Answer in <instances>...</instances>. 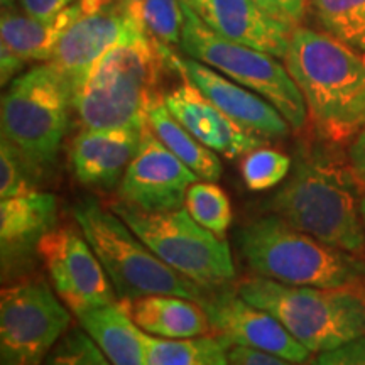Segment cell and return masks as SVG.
I'll list each match as a JSON object with an SVG mask.
<instances>
[{
	"label": "cell",
	"mask_w": 365,
	"mask_h": 365,
	"mask_svg": "<svg viewBox=\"0 0 365 365\" xmlns=\"http://www.w3.org/2000/svg\"><path fill=\"white\" fill-rule=\"evenodd\" d=\"M282 61L319 135L345 143L365 129V53L299 26Z\"/></svg>",
	"instance_id": "7a4b0ae2"
},
{
	"label": "cell",
	"mask_w": 365,
	"mask_h": 365,
	"mask_svg": "<svg viewBox=\"0 0 365 365\" xmlns=\"http://www.w3.org/2000/svg\"><path fill=\"white\" fill-rule=\"evenodd\" d=\"M71 312L48 282L27 279L0 294V365H43L70 328Z\"/></svg>",
	"instance_id": "30bf717a"
},
{
	"label": "cell",
	"mask_w": 365,
	"mask_h": 365,
	"mask_svg": "<svg viewBox=\"0 0 365 365\" xmlns=\"http://www.w3.org/2000/svg\"><path fill=\"white\" fill-rule=\"evenodd\" d=\"M182 12L185 22L180 44L182 51L266 98L293 130L303 129L308 120L307 102L287 68L276 56L213 33L185 2Z\"/></svg>",
	"instance_id": "9c48e42d"
},
{
	"label": "cell",
	"mask_w": 365,
	"mask_h": 365,
	"mask_svg": "<svg viewBox=\"0 0 365 365\" xmlns=\"http://www.w3.org/2000/svg\"><path fill=\"white\" fill-rule=\"evenodd\" d=\"M127 16L148 33L158 44L173 46L181 44L182 12L181 0H120Z\"/></svg>",
	"instance_id": "d4e9b609"
},
{
	"label": "cell",
	"mask_w": 365,
	"mask_h": 365,
	"mask_svg": "<svg viewBox=\"0 0 365 365\" xmlns=\"http://www.w3.org/2000/svg\"><path fill=\"white\" fill-rule=\"evenodd\" d=\"M325 33L365 53V0H309Z\"/></svg>",
	"instance_id": "484cf974"
},
{
	"label": "cell",
	"mask_w": 365,
	"mask_h": 365,
	"mask_svg": "<svg viewBox=\"0 0 365 365\" xmlns=\"http://www.w3.org/2000/svg\"><path fill=\"white\" fill-rule=\"evenodd\" d=\"M360 213H362V222H364V230H365V196L360 198Z\"/></svg>",
	"instance_id": "d590c367"
},
{
	"label": "cell",
	"mask_w": 365,
	"mask_h": 365,
	"mask_svg": "<svg viewBox=\"0 0 365 365\" xmlns=\"http://www.w3.org/2000/svg\"><path fill=\"white\" fill-rule=\"evenodd\" d=\"M140 330L163 339H191L212 333L208 314L195 299L171 294H149L124 301Z\"/></svg>",
	"instance_id": "44dd1931"
},
{
	"label": "cell",
	"mask_w": 365,
	"mask_h": 365,
	"mask_svg": "<svg viewBox=\"0 0 365 365\" xmlns=\"http://www.w3.org/2000/svg\"><path fill=\"white\" fill-rule=\"evenodd\" d=\"M350 168L301 150L267 210L333 247L365 255V230Z\"/></svg>",
	"instance_id": "3957f363"
},
{
	"label": "cell",
	"mask_w": 365,
	"mask_h": 365,
	"mask_svg": "<svg viewBox=\"0 0 365 365\" xmlns=\"http://www.w3.org/2000/svg\"><path fill=\"white\" fill-rule=\"evenodd\" d=\"M112 0H78L49 19L27 16L14 4L4 6L0 17V80L6 86L24 73L29 63L51 61L58 41L85 12L107 6Z\"/></svg>",
	"instance_id": "9a60e30c"
},
{
	"label": "cell",
	"mask_w": 365,
	"mask_h": 365,
	"mask_svg": "<svg viewBox=\"0 0 365 365\" xmlns=\"http://www.w3.org/2000/svg\"><path fill=\"white\" fill-rule=\"evenodd\" d=\"M78 322L112 365H144L143 330L130 318L124 301L86 312Z\"/></svg>",
	"instance_id": "7402d4cb"
},
{
	"label": "cell",
	"mask_w": 365,
	"mask_h": 365,
	"mask_svg": "<svg viewBox=\"0 0 365 365\" xmlns=\"http://www.w3.org/2000/svg\"><path fill=\"white\" fill-rule=\"evenodd\" d=\"M357 291H359V294L362 296V299H364V303H365V286H362V287H357Z\"/></svg>",
	"instance_id": "8d00e7d4"
},
{
	"label": "cell",
	"mask_w": 365,
	"mask_h": 365,
	"mask_svg": "<svg viewBox=\"0 0 365 365\" xmlns=\"http://www.w3.org/2000/svg\"><path fill=\"white\" fill-rule=\"evenodd\" d=\"M78 0H16L14 6L36 19H49Z\"/></svg>",
	"instance_id": "836d02e7"
},
{
	"label": "cell",
	"mask_w": 365,
	"mask_h": 365,
	"mask_svg": "<svg viewBox=\"0 0 365 365\" xmlns=\"http://www.w3.org/2000/svg\"><path fill=\"white\" fill-rule=\"evenodd\" d=\"M144 127L81 129L70 145V164L78 182L97 190L120 185L143 140Z\"/></svg>",
	"instance_id": "ac0fdd59"
},
{
	"label": "cell",
	"mask_w": 365,
	"mask_h": 365,
	"mask_svg": "<svg viewBox=\"0 0 365 365\" xmlns=\"http://www.w3.org/2000/svg\"><path fill=\"white\" fill-rule=\"evenodd\" d=\"M196 180L198 176L158 139L148 124L118 185V200L143 212H171L185 205L186 193Z\"/></svg>",
	"instance_id": "4fadbf2b"
},
{
	"label": "cell",
	"mask_w": 365,
	"mask_h": 365,
	"mask_svg": "<svg viewBox=\"0 0 365 365\" xmlns=\"http://www.w3.org/2000/svg\"><path fill=\"white\" fill-rule=\"evenodd\" d=\"M43 365H112L83 328H71L54 345Z\"/></svg>",
	"instance_id": "f546056e"
},
{
	"label": "cell",
	"mask_w": 365,
	"mask_h": 365,
	"mask_svg": "<svg viewBox=\"0 0 365 365\" xmlns=\"http://www.w3.org/2000/svg\"><path fill=\"white\" fill-rule=\"evenodd\" d=\"M53 289L76 318L117 301L107 272L78 225L54 227L39 244Z\"/></svg>",
	"instance_id": "8fae6325"
},
{
	"label": "cell",
	"mask_w": 365,
	"mask_h": 365,
	"mask_svg": "<svg viewBox=\"0 0 365 365\" xmlns=\"http://www.w3.org/2000/svg\"><path fill=\"white\" fill-rule=\"evenodd\" d=\"M58 200L51 193L12 196L0 202L2 279L12 281L33 267L39 244L56 227Z\"/></svg>",
	"instance_id": "2e32d148"
},
{
	"label": "cell",
	"mask_w": 365,
	"mask_h": 365,
	"mask_svg": "<svg viewBox=\"0 0 365 365\" xmlns=\"http://www.w3.org/2000/svg\"><path fill=\"white\" fill-rule=\"evenodd\" d=\"M185 207L200 225L218 237L227 234L234 220L227 193L212 181L193 182L186 193Z\"/></svg>",
	"instance_id": "4316f807"
},
{
	"label": "cell",
	"mask_w": 365,
	"mask_h": 365,
	"mask_svg": "<svg viewBox=\"0 0 365 365\" xmlns=\"http://www.w3.org/2000/svg\"><path fill=\"white\" fill-rule=\"evenodd\" d=\"M254 2L274 21L296 29L307 16L309 0H254Z\"/></svg>",
	"instance_id": "4dcf8cb0"
},
{
	"label": "cell",
	"mask_w": 365,
	"mask_h": 365,
	"mask_svg": "<svg viewBox=\"0 0 365 365\" xmlns=\"http://www.w3.org/2000/svg\"><path fill=\"white\" fill-rule=\"evenodd\" d=\"M198 303L208 314L213 335L230 346L262 350L294 364H304L312 355L279 319L242 298L237 287L223 286L207 291Z\"/></svg>",
	"instance_id": "7c38bea8"
},
{
	"label": "cell",
	"mask_w": 365,
	"mask_h": 365,
	"mask_svg": "<svg viewBox=\"0 0 365 365\" xmlns=\"http://www.w3.org/2000/svg\"><path fill=\"white\" fill-rule=\"evenodd\" d=\"M129 16L120 0L85 12L58 41L51 61L73 86L125 31Z\"/></svg>",
	"instance_id": "ffe728a7"
},
{
	"label": "cell",
	"mask_w": 365,
	"mask_h": 365,
	"mask_svg": "<svg viewBox=\"0 0 365 365\" xmlns=\"http://www.w3.org/2000/svg\"><path fill=\"white\" fill-rule=\"evenodd\" d=\"M237 291L279 319L312 354L327 352L365 335V303L357 289L293 286L255 276L240 281Z\"/></svg>",
	"instance_id": "5b68a950"
},
{
	"label": "cell",
	"mask_w": 365,
	"mask_h": 365,
	"mask_svg": "<svg viewBox=\"0 0 365 365\" xmlns=\"http://www.w3.org/2000/svg\"><path fill=\"white\" fill-rule=\"evenodd\" d=\"M148 124L161 143L175 156L186 164L196 176L205 181L217 182L222 176V161L196 139L168 110L163 97H158L150 103L148 110Z\"/></svg>",
	"instance_id": "603a6c76"
},
{
	"label": "cell",
	"mask_w": 365,
	"mask_h": 365,
	"mask_svg": "<svg viewBox=\"0 0 365 365\" xmlns=\"http://www.w3.org/2000/svg\"><path fill=\"white\" fill-rule=\"evenodd\" d=\"M228 365H294V362L247 346H230Z\"/></svg>",
	"instance_id": "d6a6232c"
},
{
	"label": "cell",
	"mask_w": 365,
	"mask_h": 365,
	"mask_svg": "<svg viewBox=\"0 0 365 365\" xmlns=\"http://www.w3.org/2000/svg\"><path fill=\"white\" fill-rule=\"evenodd\" d=\"M161 46L168 68L182 75V78L193 83L208 100H212L220 110L261 139H282L289 134L291 125L281 112L255 91L245 88L234 80L227 78L202 61L193 58H180L168 46Z\"/></svg>",
	"instance_id": "5bb4252c"
},
{
	"label": "cell",
	"mask_w": 365,
	"mask_h": 365,
	"mask_svg": "<svg viewBox=\"0 0 365 365\" xmlns=\"http://www.w3.org/2000/svg\"><path fill=\"white\" fill-rule=\"evenodd\" d=\"M164 68L161 46L129 17L117 43L71 86L81 129L144 127Z\"/></svg>",
	"instance_id": "6da1fadb"
},
{
	"label": "cell",
	"mask_w": 365,
	"mask_h": 365,
	"mask_svg": "<svg viewBox=\"0 0 365 365\" xmlns=\"http://www.w3.org/2000/svg\"><path fill=\"white\" fill-rule=\"evenodd\" d=\"M14 2H16V0H2V6H11Z\"/></svg>",
	"instance_id": "74e56055"
},
{
	"label": "cell",
	"mask_w": 365,
	"mask_h": 365,
	"mask_svg": "<svg viewBox=\"0 0 365 365\" xmlns=\"http://www.w3.org/2000/svg\"><path fill=\"white\" fill-rule=\"evenodd\" d=\"M71 112L66 76L49 61L36 65L14 78L2 95V137L46 175L56 163Z\"/></svg>",
	"instance_id": "52a82bcc"
},
{
	"label": "cell",
	"mask_w": 365,
	"mask_h": 365,
	"mask_svg": "<svg viewBox=\"0 0 365 365\" xmlns=\"http://www.w3.org/2000/svg\"><path fill=\"white\" fill-rule=\"evenodd\" d=\"M164 103L180 124L203 145L227 159L245 156L266 140L245 130L188 80L168 91Z\"/></svg>",
	"instance_id": "e0dca14e"
},
{
	"label": "cell",
	"mask_w": 365,
	"mask_h": 365,
	"mask_svg": "<svg viewBox=\"0 0 365 365\" xmlns=\"http://www.w3.org/2000/svg\"><path fill=\"white\" fill-rule=\"evenodd\" d=\"M144 365H228L230 345L208 333L191 339H163L143 331Z\"/></svg>",
	"instance_id": "cb8c5ba5"
},
{
	"label": "cell",
	"mask_w": 365,
	"mask_h": 365,
	"mask_svg": "<svg viewBox=\"0 0 365 365\" xmlns=\"http://www.w3.org/2000/svg\"><path fill=\"white\" fill-rule=\"evenodd\" d=\"M43 173L7 139L0 140V198L39 191Z\"/></svg>",
	"instance_id": "f1b7e54d"
},
{
	"label": "cell",
	"mask_w": 365,
	"mask_h": 365,
	"mask_svg": "<svg viewBox=\"0 0 365 365\" xmlns=\"http://www.w3.org/2000/svg\"><path fill=\"white\" fill-rule=\"evenodd\" d=\"M213 33L284 59L293 31L274 21L254 0H182Z\"/></svg>",
	"instance_id": "d6986e66"
},
{
	"label": "cell",
	"mask_w": 365,
	"mask_h": 365,
	"mask_svg": "<svg viewBox=\"0 0 365 365\" xmlns=\"http://www.w3.org/2000/svg\"><path fill=\"white\" fill-rule=\"evenodd\" d=\"M235 240L242 259L261 277L328 289L365 286L364 259L304 234L274 213L244 223Z\"/></svg>",
	"instance_id": "277c9868"
},
{
	"label": "cell",
	"mask_w": 365,
	"mask_h": 365,
	"mask_svg": "<svg viewBox=\"0 0 365 365\" xmlns=\"http://www.w3.org/2000/svg\"><path fill=\"white\" fill-rule=\"evenodd\" d=\"M107 207L168 266L205 291L228 286L235 279L232 250L223 237L200 225L186 208L143 212L113 200Z\"/></svg>",
	"instance_id": "ba28073f"
},
{
	"label": "cell",
	"mask_w": 365,
	"mask_h": 365,
	"mask_svg": "<svg viewBox=\"0 0 365 365\" xmlns=\"http://www.w3.org/2000/svg\"><path fill=\"white\" fill-rule=\"evenodd\" d=\"M293 168V159L281 150L261 148L250 150L242 156L240 175L247 190L261 193L279 186Z\"/></svg>",
	"instance_id": "83f0119b"
},
{
	"label": "cell",
	"mask_w": 365,
	"mask_h": 365,
	"mask_svg": "<svg viewBox=\"0 0 365 365\" xmlns=\"http://www.w3.org/2000/svg\"><path fill=\"white\" fill-rule=\"evenodd\" d=\"M76 225L97 254L120 301L171 294L200 301L207 291L163 262L107 205L85 198L73 207Z\"/></svg>",
	"instance_id": "8992f818"
},
{
	"label": "cell",
	"mask_w": 365,
	"mask_h": 365,
	"mask_svg": "<svg viewBox=\"0 0 365 365\" xmlns=\"http://www.w3.org/2000/svg\"><path fill=\"white\" fill-rule=\"evenodd\" d=\"M313 365H365V335L322 352Z\"/></svg>",
	"instance_id": "1f68e13d"
},
{
	"label": "cell",
	"mask_w": 365,
	"mask_h": 365,
	"mask_svg": "<svg viewBox=\"0 0 365 365\" xmlns=\"http://www.w3.org/2000/svg\"><path fill=\"white\" fill-rule=\"evenodd\" d=\"M349 168L359 188L365 191V129L350 144Z\"/></svg>",
	"instance_id": "e575fe53"
}]
</instances>
